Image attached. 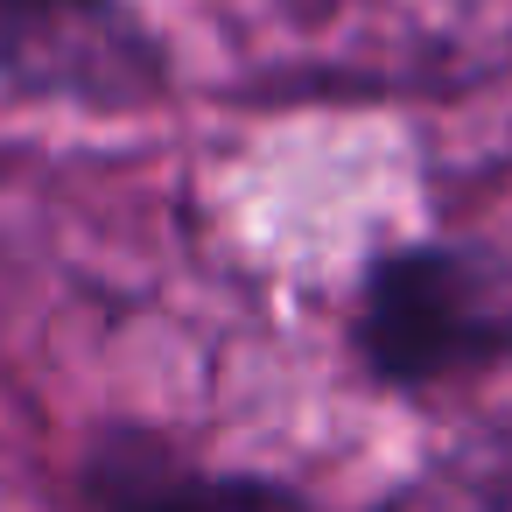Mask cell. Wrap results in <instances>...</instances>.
Here are the masks:
<instances>
[{
	"mask_svg": "<svg viewBox=\"0 0 512 512\" xmlns=\"http://www.w3.org/2000/svg\"><path fill=\"white\" fill-rule=\"evenodd\" d=\"M351 344L393 393L512 365V288L463 246H393L365 267Z\"/></svg>",
	"mask_w": 512,
	"mask_h": 512,
	"instance_id": "cell-1",
	"label": "cell"
},
{
	"mask_svg": "<svg viewBox=\"0 0 512 512\" xmlns=\"http://www.w3.org/2000/svg\"><path fill=\"white\" fill-rule=\"evenodd\" d=\"M0 92L141 113L169 92V50L134 0H0Z\"/></svg>",
	"mask_w": 512,
	"mask_h": 512,
	"instance_id": "cell-2",
	"label": "cell"
},
{
	"mask_svg": "<svg viewBox=\"0 0 512 512\" xmlns=\"http://www.w3.org/2000/svg\"><path fill=\"white\" fill-rule=\"evenodd\" d=\"M85 498L99 512H309L288 484L253 470H204L148 428H106L92 442Z\"/></svg>",
	"mask_w": 512,
	"mask_h": 512,
	"instance_id": "cell-3",
	"label": "cell"
},
{
	"mask_svg": "<svg viewBox=\"0 0 512 512\" xmlns=\"http://www.w3.org/2000/svg\"><path fill=\"white\" fill-rule=\"evenodd\" d=\"M372 512H512V435L449 449L414 484L379 498Z\"/></svg>",
	"mask_w": 512,
	"mask_h": 512,
	"instance_id": "cell-4",
	"label": "cell"
}]
</instances>
